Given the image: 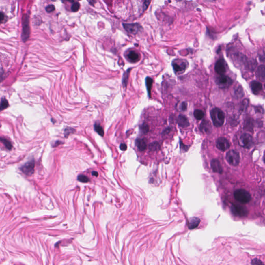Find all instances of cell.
<instances>
[{"mask_svg":"<svg viewBox=\"0 0 265 265\" xmlns=\"http://www.w3.org/2000/svg\"><path fill=\"white\" fill-rule=\"evenodd\" d=\"M256 111L257 113H264V109L262 108V107H257L256 108Z\"/></svg>","mask_w":265,"mask_h":265,"instance_id":"ab89813d","label":"cell"},{"mask_svg":"<svg viewBox=\"0 0 265 265\" xmlns=\"http://www.w3.org/2000/svg\"><path fill=\"white\" fill-rule=\"evenodd\" d=\"M151 1V0H145V1L144 4H143V11L146 10L147 9L148 6L150 5Z\"/></svg>","mask_w":265,"mask_h":265,"instance_id":"e575fe53","label":"cell"},{"mask_svg":"<svg viewBox=\"0 0 265 265\" xmlns=\"http://www.w3.org/2000/svg\"><path fill=\"white\" fill-rule=\"evenodd\" d=\"M9 106V104L8 100L5 98H3L0 102V111H2L8 108Z\"/></svg>","mask_w":265,"mask_h":265,"instance_id":"d4e9b609","label":"cell"},{"mask_svg":"<svg viewBox=\"0 0 265 265\" xmlns=\"http://www.w3.org/2000/svg\"><path fill=\"white\" fill-rule=\"evenodd\" d=\"M153 79L150 77H147L145 78V85L147 89L148 93L149 96L150 97V94H151V90L152 86Z\"/></svg>","mask_w":265,"mask_h":265,"instance_id":"44dd1931","label":"cell"},{"mask_svg":"<svg viewBox=\"0 0 265 265\" xmlns=\"http://www.w3.org/2000/svg\"><path fill=\"white\" fill-rule=\"evenodd\" d=\"M251 91L253 94L258 95L263 91V85L257 81H253L250 83Z\"/></svg>","mask_w":265,"mask_h":265,"instance_id":"4fadbf2b","label":"cell"},{"mask_svg":"<svg viewBox=\"0 0 265 265\" xmlns=\"http://www.w3.org/2000/svg\"><path fill=\"white\" fill-rule=\"evenodd\" d=\"M55 10V7L54 6V5H49L46 8V10L48 13H51Z\"/></svg>","mask_w":265,"mask_h":265,"instance_id":"d6a6232c","label":"cell"},{"mask_svg":"<svg viewBox=\"0 0 265 265\" xmlns=\"http://www.w3.org/2000/svg\"><path fill=\"white\" fill-rule=\"evenodd\" d=\"M211 166L213 171L215 173H222L223 172L222 167L219 161L217 159H213L211 162Z\"/></svg>","mask_w":265,"mask_h":265,"instance_id":"9a60e30c","label":"cell"},{"mask_svg":"<svg viewBox=\"0 0 265 265\" xmlns=\"http://www.w3.org/2000/svg\"><path fill=\"white\" fill-rule=\"evenodd\" d=\"M35 167V162L34 161H31L30 162L25 163L21 167L20 169L23 173L26 175L31 176L34 173Z\"/></svg>","mask_w":265,"mask_h":265,"instance_id":"ba28073f","label":"cell"},{"mask_svg":"<svg viewBox=\"0 0 265 265\" xmlns=\"http://www.w3.org/2000/svg\"><path fill=\"white\" fill-rule=\"evenodd\" d=\"M120 149L122 151H125L127 149V146L124 143H122L120 145Z\"/></svg>","mask_w":265,"mask_h":265,"instance_id":"60d3db41","label":"cell"},{"mask_svg":"<svg viewBox=\"0 0 265 265\" xmlns=\"http://www.w3.org/2000/svg\"><path fill=\"white\" fill-rule=\"evenodd\" d=\"M216 83L221 89L229 88L233 84V81L230 77L225 75H220L216 79Z\"/></svg>","mask_w":265,"mask_h":265,"instance_id":"5b68a950","label":"cell"},{"mask_svg":"<svg viewBox=\"0 0 265 265\" xmlns=\"http://www.w3.org/2000/svg\"><path fill=\"white\" fill-rule=\"evenodd\" d=\"M130 70H131L130 68L126 72H125L124 74H123V76L122 84L124 87H126L127 86Z\"/></svg>","mask_w":265,"mask_h":265,"instance_id":"603a6c76","label":"cell"},{"mask_svg":"<svg viewBox=\"0 0 265 265\" xmlns=\"http://www.w3.org/2000/svg\"><path fill=\"white\" fill-rule=\"evenodd\" d=\"M239 144L246 149H250L254 145L253 138L251 135L245 133L240 136L239 139Z\"/></svg>","mask_w":265,"mask_h":265,"instance_id":"8992f818","label":"cell"},{"mask_svg":"<svg viewBox=\"0 0 265 265\" xmlns=\"http://www.w3.org/2000/svg\"><path fill=\"white\" fill-rule=\"evenodd\" d=\"M123 25L127 32L132 34H137L141 28L138 23H123Z\"/></svg>","mask_w":265,"mask_h":265,"instance_id":"8fae6325","label":"cell"},{"mask_svg":"<svg viewBox=\"0 0 265 265\" xmlns=\"http://www.w3.org/2000/svg\"><path fill=\"white\" fill-rule=\"evenodd\" d=\"M194 116L197 120H201L204 117V113L200 109H196L194 112Z\"/></svg>","mask_w":265,"mask_h":265,"instance_id":"cb8c5ba5","label":"cell"},{"mask_svg":"<svg viewBox=\"0 0 265 265\" xmlns=\"http://www.w3.org/2000/svg\"><path fill=\"white\" fill-rule=\"evenodd\" d=\"M231 211L234 215L238 217H245L248 214V210L246 208L236 204L232 205Z\"/></svg>","mask_w":265,"mask_h":265,"instance_id":"52a82bcc","label":"cell"},{"mask_svg":"<svg viewBox=\"0 0 265 265\" xmlns=\"http://www.w3.org/2000/svg\"><path fill=\"white\" fill-rule=\"evenodd\" d=\"M92 173L93 175L95 176H98V173L97 172H96V171H93Z\"/></svg>","mask_w":265,"mask_h":265,"instance_id":"ee69618b","label":"cell"},{"mask_svg":"<svg viewBox=\"0 0 265 265\" xmlns=\"http://www.w3.org/2000/svg\"><path fill=\"white\" fill-rule=\"evenodd\" d=\"M30 28L29 17L27 14L23 15V33L21 38L24 42L28 40L30 37Z\"/></svg>","mask_w":265,"mask_h":265,"instance_id":"3957f363","label":"cell"},{"mask_svg":"<svg viewBox=\"0 0 265 265\" xmlns=\"http://www.w3.org/2000/svg\"><path fill=\"white\" fill-rule=\"evenodd\" d=\"M0 141L1 143H2L5 145V147L8 150H11L12 149L13 145H12V143H11L10 141L9 140H8V139H5L4 138L0 137Z\"/></svg>","mask_w":265,"mask_h":265,"instance_id":"484cf974","label":"cell"},{"mask_svg":"<svg viewBox=\"0 0 265 265\" xmlns=\"http://www.w3.org/2000/svg\"><path fill=\"white\" fill-rule=\"evenodd\" d=\"M128 59L132 62H136L139 60V55L134 51H131L128 55Z\"/></svg>","mask_w":265,"mask_h":265,"instance_id":"ffe728a7","label":"cell"},{"mask_svg":"<svg viewBox=\"0 0 265 265\" xmlns=\"http://www.w3.org/2000/svg\"><path fill=\"white\" fill-rule=\"evenodd\" d=\"M136 145L140 151H143L147 149V140L145 138H137L136 140Z\"/></svg>","mask_w":265,"mask_h":265,"instance_id":"e0dca14e","label":"cell"},{"mask_svg":"<svg viewBox=\"0 0 265 265\" xmlns=\"http://www.w3.org/2000/svg\"><path fill=\"white\" fill-rule=\"evenodd\" d=\"M265 66L262 65L260 66L257 68L256 72V76L260 80L264 81H265Z\"/></svg>","mask_w":265,"mask_h":265,"instance_id":"d6986e66","label":"cell"},{"mask_svg":"<svg viewBox=\"0 0 265 265\" xmlns=\"http://www.w3.org/2000/svg\"><path fill=\"white\" fill-rule=\"evenodd\" d=\"M5 18V15L2 13L0 12V23H2L3 20H4Z\"/></svg>","mask_w":265,"mask_h":265,"instance_id":"f35d334b","label":"cell"},{"mask_svg":"<svg viewBox=\"0 0 265 265\" xmlns=\"http://www.w3.org/2000/svg\"><path fill=\"white\" fill-rule=\"evenodd\" d=\"M4 72L3 71L2 72L1 70H0V82L2 81V80H3L4 78L3 77L4 76Z\"/></svg>","mask_w":265,"mask_h":265,"instance_id":"b9f144b4","label":"cell"},{"mask_svg":"<svg viewBox=\"0 0 265 265\" xmlns=\"http://www.w3.org/2000/svg\"><path fill=\"white\" fill-rule=\"evenodd\" d=\"M226 160L230 165L237 166L240 162V155L237 151L231 150L229 151L226 155Z\"/></svg>","mask_w":265,"mask_h":265,"instance_id":"277c9868","label":"cell"},{"mask_svg":"<svg viewBox=\"0 0 265 265\" xmlns=\"http://www.w3.org/2000/svg\"><path fill=\"white\" fill-rule=\"evenodd\" d=\"M80 7V4L79 3L75 2L73 3L71 8H72V10L73 11V12H76L79 10Z\"/></svg>","mask_w":265,"mask_h":265,"instance_id":"4dcf8cb0","label":"cell"},{"mask_svg":"<svg viewBox=\"0 0 265 265\" xmlns=\"http://www.w3.org/2000/svg\"><path fill=\"white\" fill-rule=\"evenodd\" d=\"M170 130H171V128H169V127L166 128L165 130H163V132H162V135H165L166 134H167L169 132H170Z\"/></svg>","mask_w":265,"mask_h":265,"instance_id":"74e56055","label":"cell"},{"mask_svg":"<svg viewBox=\"0 0 265 265\" xmlns=\"http://www.w3.org/2000/svg\"><path fill=\"white\" fill-rule=\"evenodd\" d=\"M78 180L82 182L86 183L89 182L90 180L87 176L83 175H80L78 177Z\"/></svg>","mask_w":265,"mask_h":265,"instance_id":"f546056e","label":"cell"},{"mask_svg":"<svg viewBox=\"0 0 265 265\" xmlns=\"http://www.w3.org/2000/svg\"><path fill=\"white\" fill-rule=\"evenodd\" d=\"M87 1H88V2L91 5H94L95 3H96L95 0H87Z\"/></svg>","mask_w":265,"mask_h":265,"instance_id":"7bdbcfd3","label":"cell"},{"mask_svg":"<svg viewBox=\"0 0 265 265\" xmlns=\"http://www.w3.org/2000/svg\"><path fill=\"white\" fill-rule=\"evenodd\" d=\"M149 148L151 151H156L160 149V145L158 142H153L150 143Z\"/></svg>","mask_w":265,"mask_h":265,"instance_id":"f1b7e54d","label":"cell"},{"mask_svg":"<svg viewBox=\"0 0 265 265\" xmlns=\"http://www.w3.org/2000/svg\"><path fill=\"white\" fill-rule=\"evenodd\" d=\"M199 130L205 134H210L211 132V125L208 120H203L199 126Z\"/></svg>","mask_w":265,"mask_h":265,"instance_id":"5bb4252c","label":"cell"},{"mask_svg":"<svg viewBox=\"0 0 265 265\" xmlns=\"http://www.w3.org/2000/svg\"><path fill=\"white\" fill-rule=\"evenodd\" d=\"M248 104H249V100H243L242 105L241 107V109L242 110H244L246 109L248 107Z\"/></svg>","mask_w":265,"mask_h":265,"instance_id":"1f68e13d","label":"cell"},{"mask_svg":"<svg viewBox=\"0 0 265 265\" xmlns=\"http://www.w3.org/2000/svg\"><path fill=\"white\" fill-rule=\"evenodd\" d=\"M236 200L241 204H247L251 200V196L249 192L244 189H238L234 193Z\"/></svg>","mask_w":265,"mask_h":265,"instance_id":"7a4b0ae2","label":"cell"},{"mask_svg":"<svg viewBox=\"0 0 265 265\" xmlns=\"http://www.w3.org/2000/svg\"><path fill=\"white\" fill-rule=\"evenodd\" d=\"M139 129L141 132H143V134H147L149 130V126L147 124L144 123L140 125Z\"/></svg>","mask_w":265,"mask_h":265,"instance_id":"83f0119b","label":"cell"},{"mask_svg":"<svg viewBox=\"0 0 265 265\" xmlns=\"http://www.w3.org/2000/svg\"><path fill=\"white\" fill-rule=\"evenodd\" d=\"M172 66L175 73L183 72L186 70V63L182 61H180L176 60L173 62Z\"/></svg>","mask_w":265,"mask_h":265,"instance_id":"7c38bea8","label":"cell"},{"mask_svg":"<svg viewBox=\"0 0 265 265\" xmlns=\"http://www.w3.org/2000/svg\"><path fill=\"white\" fill-rule=\"evenodd\" d=\"M200 220L199 218L193 217L191 218L189 221V228L190 229H193L197 227L200 223Z\"/></svg>","mask_w":265,"mask_h":265,"instance_id":"ac0fdd59","label":"cell"},{"mask_svg":"<svg viewBox=\"0 0 265 265\" xmlns=\"http://www.w3.org/2000/svg\"><path fill=\"white\" fill-rule=\"evenodd\" d=\"M210 116L213 124L216 127L222 126L225 122V114L218 108H214L210 111Z\"/></svg>","mask_w":265,"mask_h":265,"instance_id":"6da1fadb","label":"cell"},{"mask_svg":"<svg viewBox=\"0 0 265 265\" xmlns=\"http://www.w3.org/2000/svg\"><path fill=\"white\" fill-rule=\"evenodd\" d=\"M187 105H188V104H187V103H186L185 102H182V103L181 104V107H180L181 110L183 111H184L186 110L187 107H188Z\"/></svg>","mask_w":265,"mask_h":265,"instance_id":"d590c367","label":"cell"},{"mask_svg":"<svg viewBox=\"0 0 265 265\" xmlns=\"http://www.w3.org/2000/svg\"><path fill=\"white\" fill-rule=\"evenodd\" d=\"M251 264H253V265H264V263H262V261H260V260H258V259H254V260H253Z\"/></svg>","mask_w":265,"mask_h":265,"instance_id":"836d02e7","label":"cell"},{"mask_svg":"<svg viewBox=\"0 0 265 265\" xmlns=\"http://www.w3.org/2000/svg\"><path fill=\"white\" fill-rule=\"evenodd\" d=\"M216 146L218 149L222 151H225L230 147V143L226 138L221 137L217 140Z\"/></svg>","mask_w":265,"mask_h":265,"instance_id":"9c48e42d","label":"cell"},{"mask_svg":"<svg viewBox=\"0 0 265 265\" xmlns=\"http://www.w3.org/2000/svg\"><path fill=\"white\" fill-rule=\"evenodd\" d=\"M214 69L216 73L220 75H224L226 72V62L223 59H221L215 63Z\"/></svg>","mask_w":265,"mask_h":265,"instance_id":"30bf717a","label":"cell"},{"mask_svg":"<svg viewBox=\"0 0 265 265\" xmlns=\"http://www.w3.org/2000/svg\"><path fill=\"white\" fill-rule=\"evenodd\" d=\"M73 130H73L72 128H68L66 129L65 130V136H66V135H69V134L70 133H72V132H73Z\"/></svg>","mask_w":265,"mask_h":265,"instance_id":"8d00e7d4","label":"cell"},{"mask_svg":"<svg viewBox=\"0 0 265 265\" xmlns=\"http://www.w3.org/2000/svg\"><path fill=\"white\" fill-rule=\"evenodd\" d=\"M234 95L238 98H242L244 96V92L243 89L241 86H238L234 91Z\"/></svg>","mask_w":265,"mask_h":265,"instance_id":"7402d4cb","label":"cell"},{"mask_svg":"<svg viewBox=\"0 0 265 265\" xmlns=\"http://www.w3.org/2000/svg\"><path fill=\"white\" fill-rule=\"evenodd\" d=\"M177 123L181 128H186L190 125V123L188 118L183 115H179L177 118Z\"/></svg>","mask_w":265,"mask_h":265,"instance_id":"2e32d148","label":"cell"},{"mask_svg":"<svg viewBox=\"0 0 265 265\" xmlns=\"http://www.w3.org/2000/svg\"><path fill=\"white\" fill-rule=\"evenodd\" d=\"M94 130L101 136H103L104 135V129L100 125L98 124H95L94 125Z\"/></svg>","mask_w":265,"mask_h":265,"instance_id":"4316f807","label":"cell"}]
</instances>
